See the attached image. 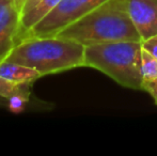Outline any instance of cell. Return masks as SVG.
I'll use <instances>...</instances> for the list:
<instances>
[{
	"label": "cell",
	"mask_w": 157,
	"mask_h": 156,
	"mask_svg": "<svg viewBox=\"0 0 157 156\" xmlns=\"http://www.w3.org/2000/svg\"><path fill=\"white\" fill-rule=\"evenodd\" d=\"M57 36L73 40L85 46L119 41H141L128 12V0H106L64 28Z\"/></svg>",
	"instance_id": "1"
},
{
	"label": "cell",
	"mask_w": 157,
	"mask_h": 156,
	"mask_svg": "<svg viewBox=\"0 0 157 156\" xmlns=\"http://www.w3.org/2000/svg\"><path fill=\"white\" fill-rule=\"evenodd\" d=\"M86 46L60 36L29 38L21 41L6 61L35 69L43 76L85 67Z\"/></svg>",
	"instance_id": "2"
},
{
	"label": "cell",
	"mask_w": 157,
	"mask_h": 156,
	"mask_svg": "<svg viewBox=\"0 0 157 156\" xmlns=\"http://www.w3.org/2000/svg\"><path fill=\"white\" fill-rule=\"evenodd\" d=\"M141 41H119L86 46L85 67L109 76L124 88L142 90Z\"/></svg>",
	"instance_id": "3"
},
{
	"label": "cell",
	"mask_w": 157,
	"mask_h": 156,
	"mask_svg": "<svg viewBox=\"0 0 157 156\" xmlns=\"http://www.w3.org/2000/svg\"><path fill=\"white\" fill-rule=\"evenodd\" d=\"M106 0H61L58 6L27 32L21 41L29 38L55 36L64 28L80 19Z\"/></svg>",
	"instance_id": "4"
},
{
	"label": "cell",
	"mask_w": 157,
	"mask_h": 156,
	"mask_svg": "<svg viewBox=\"0 0 157 156\" xmlns=\"http://www.w3.org/2000/svg\"><path fill=\"white\" fill-rule=\"evenodd\" d=\"M21 13L13 0H0V63L17 45Z\"/></svg>",
	"instance_id": "5"
},
{
	"label": "cell",
	"mask_w": 157,
	"mask_h": 156,
	"mask_svg": "<svg viewBox=\"0 0 157 156\" xmlns=\"http://www.w3.org/2000/svg\"><path fill=\"white\" fill-rule=\"evenodd\" d=\"M128 12L141 41L157 34V0H128Z\"/></svg>",
	"instance_id": "6"
},
{
	"label": "cell",
	"mask_w": 157,
	"mask_h": 156,
	"mask_svg": "<svg viewBox=\"0 0 157 156\" xmlns=\"http://www.w3.org/2000/svg\"><path fill=\"white\" fill-rule=\"evenodd\" d=\"M61 0H41L29 11L21 14L19 21V31L17 36V44L21 42L23 36L31 30L35 25L44 19L60 2Z\"/></svg>",
	"instance_id": "7"
},
{
	"label": "cell",
	"mask_w": 157,
	"mask_h": 156,
	"mask_svg": "<svg viewBox=\"0 0 157 156\" xmlns=\"http://www.w3.org/2000/svg\"><path fill=\"white\" fill-rule=\"evenodd\" d=\"M0 76L15 83H32L42 77L41 74L33 67L11 61L0 63Z\"/></svg>",
	"instance_id": "8"
},
{
	"label": "cell",
	"mask_w": 157,
	"mask_h": 156,
	"mask_svg": "<svg viewBox=\"0 0 157 156\" xmlns=\"http://www.w3.org/2000/svg\"><path fill=\"white\" fill-rule=\"evenodd\" d=\"M31 83H15L0 76V97L10 101L28 102L31 96Z\"/></svg>",
	"instance_id": "9"
},
{
	"label": "cell",
	"mask_w": 157,
	"mask_h": 156,
	"mask_svg": "<svg viewBox=\"0 0 157 156\" xmlns=\"http://www.w3.org/2000/svg\"><path fill=\"white\" fill-rule=\"evenodd\" d=\"M141 72L143 82L157 78V58L143 47L141 51Z\"/></svg>",
	"instance_id": "10"
},
{
	"label": "cell",
	"mask_w": 157,
	"mask_h": 156,
	"mask_svg": "<svg viewBox=\"0 0 157 156\" xmlns=\"http://www.w3.org/2000/svg\"><path fill=\"white\" fill-rule=\"evenodd\" d=\"M142 91H145L152 96L155 104L157 105V78L150 81H144L142 83Z\"/></svg>",
	"instance_id": "11"
},
{
	"label": "cell",
	"mask_w": 157,
	"mask_h": 156,
	"mask_svg": "<svg viewBox=\"0 0 157 156\" xmlns=\"http://www.w3.org/2000/svg\"><path fill=\"white\" fill-rule=\"evenodd\" d=\"M142 47L149 50L152 55H154L157 58V34L145 40V41H142Z\"/></svg>",
	"instance_id": "12"
},
{
	"label": "cell",
	"mask_w": 157,
	"mask_h": 156,
	"mask_svg": "<svg viewBox=\"0 0 157 156\" xmlns=\"http://www.w3.org/2000/svg\"><path fill=\"white\" fill-rule=\"evenodd\" d=\"M40 1H41V0H26L25 6H24L23 11H21V14H23V13H25V12H27V11H29L30 9L32 8V6H34L35 4H36L37 2H40Z\"/></svg>",
	"instance_id": "13"
},
{
	"label": "cell",
	"mask_w": 157,
	"mask_h": 156,
	"mask_svg": "<svg viewBox=\"0 0 157 156\" xmlns=\"http://www.w3.org/2000/svg\"><path fill=\"white\" fill-rule=\"evenodd\" d=\"M13 1H14L15 6H16L17 10L19 11V13H21V11H23L24 6H25L26 0H13Z\"/></svg>",
	"instance_id": "14"
},
{
	"label": "cell",
	"mask_w": 157,
	"mask_h": 156,
	"mask_svg": "<svg viewBox=\"0 0 157 156\" xmlns=\"http://www.w3.org/2000/svg\"><path fill=\"white\" fill-rule=\"evenodd\" d=\"M9 103H10V101L6 100V98L0 97V108H2V107H6L9 105Z\"/></svg>",
	"instance_id": "15"
}]
</instances>
